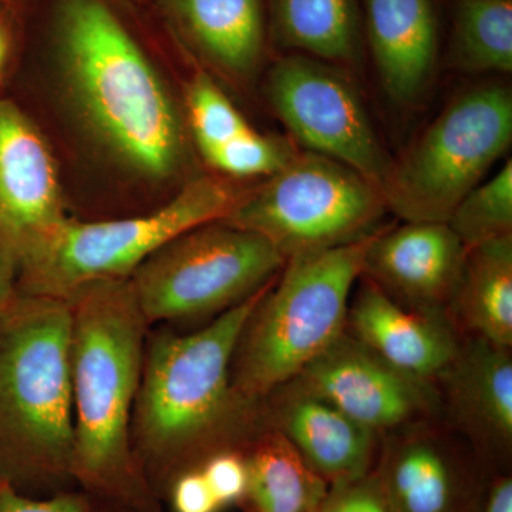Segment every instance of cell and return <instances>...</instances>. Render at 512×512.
Listing matches in <instances>:
<instances>
[{
    "mask_svg": "<svg viewBox=\"0 0 512 512\" xmlns=\"http://www.w3.org/2000/svg\"><path fill=\"white\" fill-rule=\"evenodd\" d=\"M66 218L45 138L18 104L0 99V238L18 262Z\"/></svg>",
    "mask_w": 512,
    "mask_h": 512,
    "instance_id": "obj_13",
    "label": "cell"
},
{
    "mask_svg": "<svg viewBox=\"0 0 512 512\" xmlns=\"http://www.w3.org/2000/svg\"><path fill=\"white\" fill-rule=\"evenodd\" d=\"M271 282L200 330L148 332L131 440L161 501L175 477L217 451L241 450L261 429L262 406L239 402L231 367L242 329Z\"/></svg>",
    "mask_w": 512,
    "mask_h": 512,
    "instance_id": "obj_1",
    "label": "cell"
},
{
    "mask_svg": "<svg viewBox=\"0 0 512 512\" xmlns=\"http://www.w3.org/2000/svg\"><path fill=\"white\" fill-rule=\"evenodd\" d=\"M386 211L382 190L363 175L303 150L265 183L242 192L222 221L261 235L288 261L369 238Z\"/></svg>",
    "mask_w": 512,
    "mask_h": 512,
    "instance_id": "obj_7",
    "label": "cell"
},
{
    "mask_svg": "<svg viewBox=\"0 0 512 512\" xmlns=\"http://www.w3.org/2000/svg\"><path fill=\"white\" fill-rule=\"evenodd\" d=\"M187 120L201 154L252 130L251 124L210 74L192 77L185 93Z\"/></svg>",
    "mask_w": 512,
    "mask_h": 512,
    "instance_id": "obj_25",
    "label": "cell"
},
{
    "mask_svg": "<svg viewBox=\"0 0 512 512\" xmlns=\"http://www.w3.org/2000/svg\"><path fill=\"white\" fill-rule=\"evenodd\" d=\"M466 258L447 222H404L373 234L362 276L404 308L447 316Z\"/></svg>",
    "mask_w": 512,
    "mask_h": 512,
    "instance_id": "obj_12",
    "label": "cell"
},
{
    "mask_svg": "<svg viewBox=\"0 0 512 512\" xmlns=\"http://www.w3.org/2000/svg\"><path fill=\"white\" fill-rule=\"evenodd\" d=\"M363 35L384 92L412 104L426 92L439 55L434 0H362Z\"/></svg>",
    "mask_w": 512,
    "mask_h": 512,
    "instance_id": "obj_17",
    "label": "cell"
},
{
    "mask_svg": "<svg viewBox=\"0 0 512 512\" xmlns=\"http://www.w3.org/2000/svg\"><path fill=\"white\" fill-rule=\"evenodd\" d=\"M18 295V262L0 238V315L8 311Z\"/></svg>",
    "mask_w": 512,
    "mask_h": 512,
    "instance_id": "obj_31",
    "label": "cell"
},
{
    "mask_svg": "<svg viewBox=\"0 0 512 512\" xmlns=\"http://www.w3.org/2000/svg\"><path fill=\"white\" fill-rule=\"evenodd\" d=\"M448 412L485 453L510 454L512 447L511 349L468 336L440 377Z\"/></svg>",
    "mask_w": 512,
    "mask_h": 512,
    "instance_id": "obj_19",
    "label": "cell"
},
{
    "mask_svg": "<svg viewBox=\"0 0 512 512\" xmlns=\"http://www.w3.org/2000/svg\"><path fill=\"white\" fill-rule=\"evenodd\" d=\"M266 96L303 150L348 165L383 192L393 161L348 72L289 53L269 70Z\"/></svg>",
    "mask_w": 512,
    "mask_h": 512,
    "instance_id": "obj_10",
    "label": "cell"
},
{
    "mask_svg": "<svg viewBox=\"0 0 512 512\" xmlns=\"http://www.w3.org/2000/svg\"><path fill=\"white\" fill-rule=\"evenodd\" d=\"M512 140V97L500 84L458 94L392 165L387 211L404 222H448Z\"/></svg>",
    "mask_w": 512,
    "mask_h": 512,
    "instance_id": "obj_8",
    "label": "cell"
},
{
    "mask_svg": "<svg viewBox=\"0 0 512 512\" xmlns=\"http://www.w3.org/2000/svg\"><path fill=\"white\" fill-rule=\"evenodd\" d=\"M266 8L268 33L286 52L345 72L362 62L365 35L357 0H266Z\"/></svg>",
    "mask_w": 512,
    "mask_h": 512,
    "instance_id": "obj_20",
    "label": "cell"
},
{
    "mask_svg": "<svg viewBox=\"0 0 512 512\" xmlns=\"http://www.w3.org/2000/svg\"><path fill=\"white\" fill-rule=\"evenodd\" d=\"M67 303L74 484L127 512H164L131 440L151 326L128 279L93 282Z\"/></svg>",
    "mask_w": 512,
    "mask_h": 512,
    "instance_id": "obj_2",
    "label": "cell"
},
{
    "mask_svg": "<svg viewBox=\"0 0 512 512\" xmlns=\"http://www.w3.org/2000/svg\"><path fill=\"white\" fill-rule=\"evenodd\" d=\"M372 237L286 261L239 336L231 367L239 402L262 406L346 332Z\"/></svg>",
    "mask_w": 512,
    "mask_h": 512,
    "instance_id": "obj_5",
    "label": "cell"
},
{
    "mask_svg": "<svg viewBox=\"0 0 512 512\" xmlns=\"http://www.w3.org/2000/svg\"><path fill=\"white\" fill-rule=\"evenodd\" d=\"M447 316L468 336L511 349L512 235L467 251Z\"/></svg>",
    "mask_w": 512,
    "mask_h": 512,
    "instance_id": "obj_22",
    "label": "cell"
},
{
    "mask_svg": "<svg viewBox=\"0 0 512 512\" xmlns=\"http://www.w3.org/2000/svg\"><path fill=\"white\" fill-rule=\"evenodd\" d=\"M67 301L19 293L0 315V480L32 497L76 488Z\"/></svg>",
    "mask_w": 512,
    "mask_h": 512,
    "instance_id": "obj_4",
    "label": "cell"
},
{
    "mask_svg": "<svg viewBox=\"0 0 512 512\" xmlns=\"http://www.w3.org/2000/svg\"><path fill=\"white\" fill-rule=\"evenodd\" d=\"M478 512H512V478L500 476L494 478L485 487Z\"/></svg>",
    "mask_w": 512,
    "mask_h": 512,
    "instance_id": "obj_32",
    "label": "cell"
},
{
    "mask_svg": "<svg viewBox=\"0 0 512 512\" xmlns=\"http://www.w3.org/2000/svg\"><path fill=\"white\" fill-rule=\"evenodd\" d=\"M298 150L275 137L249 130L220 147L202 154L218 173L234 178H268L285 167Z\"/></svg>",
    "mask_w": 512,
    "mask_h": 512,
    "instance_id": "obj_26",
    "label": "cell"
},
{
    "mask_svg": "<svg viewBox=\"0 0 512 512\" xmlns=\"http://www.w3.org/2000/svg\"><path fill=\"white\" fill-rule=\"evenodd\" d=\"M389 437L373 476L393 512H478L484 488L456 448L410 427Z\"/></svg>",
    "mask_w": 512,
    "mask_h": 512,
    "instance_id": "obj_14",
    "label": "cell"
},
{
    "mask_svg": "<svg viewBox=\"0 0 512 512\" xmlns=\"http://www.w3.org/2000/svg\"><path fill=\"white\" fill-rule=\"evenodd\" d=\"M285 264L261 235L218 220L168 241L128 281L153 326L221 315L271 282Z\"/></svg>",
    "mask_w": 512,
    "mask_h": 512,
    "instance_id": "obj_9",
    "label": "cell"
},
{
    "mask_svg": "<svg viewBox=\"0 0 512 512\" xmlns=\"http://www.w3.org/2000/svg\"><path fill=\"white\" fill-rule=\"evenodd\" d=\"M99 501L79 487L46 497H32L0 480V512H99Z\"/></svg>",
    "mask_w": 512,
    "mask_h": 512,
    "instance_id": "obj_28",
    "label": "cell"
},
{
    "mask_svg": "<svg viewBox=\"0 0 512 512\" xmlns=\"http://www.w3.org/2000/svg\"><path fill=\"white\" fill-rule=\"evenodd\" d=\"M346 332L404 375L430 384L444 375L460 346L447 316L404 308L366 278L349 305Z\"/></svg>",
    "mask_w": 512,
    "mask_h": 512,
    "instance_id": "obj_15",
    "label": "cell"
},
{
    "mask_svg": "<svg viewBox=\"0 0 512 512\" xmlns=\"http://www.w3.org/2000/svg\"><path fill=\"white\" fill-rule=\"evenodd\" d=\"M198 468L221 508L241 504L248 485L247 461L241 450L217 451L205 458Z\"/></svg>",
    "mask_w": 512,
    "mask_h": 512,
    "instance_id": "obj_27",
    "label": "cell"
},
{
    "mask_svg": "<svg viewBox=\"0 0 512 512\" xmlns=\"http://www.w3.org/2000/svg\"><path fill=\"white\" fill-rule=\"evenodd\" d=\"M292 382L376 434L407 427L437 402L433 384L404 375L348 332Z\"/></svg>",
    "mask_w": 512,
    "mask_h": 512,
    "instance_id": "obj_11",
    "label": "cell"
},
{
    "mask_svg": "<svg viewBox=\"0 0 512 512\" xmlns=\"http://www.w3.org/2000/svg\"><path fill=\"white\" fill-rule=\"evenodd\" d=\"M450 59L467 73H511L512 0H457Z\"/></svg>",
    "mask_w": 512,
    "mask_h": 512,
    "instance_id": "obj_23",
    "label": "cell"
},
{
    "mask_svg": "<svg viewBox=\"0 0 512 512\" xmlns=\"http://www.w3.org/2000/svg\"><path fill=\"white\" fill-rule=\"evenodd\" d=\"M12 45V20H10L8 9L0 0V77H2L3 70L6 69V64L9 62Z\"/></svg>",
    "mask_w": 512,
    "mask_h": 512,
    "instance_id": "obj_33",
    "label": "cell"
},
{
    "mask_svg": "<svg viewBox=\"0 0 512 512\" xmlns=\"http://www.w3.org/2000/svg\"><path fill=\"white\" fill-rule=\"evenodd\" d=\"M325 512H393L372 471L356 480L330 484Z\"/></svg>",
    "mask_w": 512,
    "mask_h": 512,
    "instance_id": "obj_29",
    "label": "cell"
},
{
    "mask_svg": "<svg viewBox=\"0 0 512 512\" xmlns=\"http://www.w3.org/2000/svg\"><path fill=\"white\" fill-rule=\"evenodd\" d=\"M268 424L329 484L365 477L375 466L377 434L296 383L276 390Z\"/></svg>",
    "mask_w": 512,
    "mask_h": 512,
    "instance_id": "obj_16",
    "label": "cell"
},
{
    "mask_svg": "<svg viewBox=\"0 0 512 512\" xmlns=\"http://www.w3.org/2000/svg\"><path fill=\"white\" fill-rule=\"evenodd\" d=\"M467 251L512 235V161L463 198L447 222Z\"/></svg>",
    "mask_w": 512,
    "mask_h": 512,
    "instance_id": "obj_24",
    "label": "cell"
},
{
    "mask_svg": "<svg viewBox=\"0 0 512 512\" xmlns=\"http://www.w3.org/2000/svg\"><path fill=\"white\" fill-rule=\"evenodd\" d=\"M174 512H220L222 510L200 468L174 478L167 495Z\"/></svg>",
    "mask_w": 512,
    "mask_h": 512,
    "instance_id": "obj_30",
    "label": "cell"
},
{
    "mask_svg": "<svg viewBox=\"0 0 512 512\" xmlns=\"http://www.w3.org/2000/svg\"><path fill=\"white\" fill-rule=\"evenodd\" d=\"M64 86L121 164L151 180L183 167V119L156 67L103 0H59L53 23Z\"/></svg>",
    "mask_w": 512,
    "mask_h": 512,
    "instance_id": "obj_3",
    "label": "cell"
},
{
    "mask_svg": "<svg viewBox=\"0 0 512 512\" xmlns=\"http://www.w3.org/2000/svg\"><path fill=\"white\" fill-rule=\"evenodd\" d=\"M241 195L227 181L207 175L148 214L104 221L67 217L20 256L19 293L67 301L93 282L130 279L177 235L227 217Z\"/></svg>",
    "mask_w": 512,
    "mask_h": 512,
    "instance_id": "obj_6",
    "label": "cell"
},
{
    "mask_svg": "<svg viewBox=\"0 0 512 512\" xmlns=\"http://www.w3.org/2000/svg\"><path fill=\"white\" fill-rule=\"evenodd\" d=\"M184 45L221 76L252 79L264 62L268 19L264 0H160Z\"/></svg>",
    "mask_w": 512,
    "mask_h": 512,
    "instance_id": "obj_18",
    "label": "cell"
},
{
    "mask_svg": "<svg viewBox=\"0 0 512 512\" xmlns=\"http://www.w3.org/2000/svg\"><path fill=\"white\" fill-rule=\"evenodd\" d=\"M313 512H325V510H323V507L322 505H320V507L318 508V510H315Z\"/></svg>",
    "mask_w": 512,
    "mask_h": 512,
    "instance_id": "obj_34",
    "label": "cell"
},
{
    "mask_svg": "<svg viewBox=\"0 0 512 512\" xmlns=\"http://www.w3.org/2000/svg\"><path fill=\"white\" fill-rule=\"evenodd\" d=\"M241 451L248 468L242 511L313 512L325 501L330 484L281 431L261 427Z\"/></svg>",
    "mask_w": 512,
    "mask_h": 512,
    "instance_id": "obj_21",
    "label": "cell"
}]
</instances>
